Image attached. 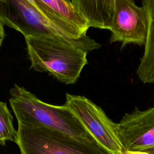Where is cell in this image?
<instances>
[{
	"instance_id": "cell-1",
	"label": "cell",
	"mask_w": 154,
	"mask_h": 154,
	"mask_svg": "<svg viewBox=\"0 0 154 154\" xmlns=\"http://www.w3.org/2000/svg\"><path fill=\"white\" fill-rule=\"evenodd\" d=\"M10 104L18 125L46 128L78 140L96 141L65 104L58 106L45 103L17 84L10 90Z\"/></svg>"
},
{
	"instance_id": "cell-2",
	"label": "cell",
	"mask_w": 154,
	"mask_h": 154,
	"mask_svg": "<svg viewBox=\"0 0 154 154\" xmlns=\"http://www.w3.org/2000/svg\"><path fill=\"white\" fill-rule=\"evenodd\" d=\"M31 69L73 84L88 64L87 52L69 42L48 37H25Z\"/></svg>"
},
{
	"instance_id": "cell-3",
	"label": "cell",
	"mask_w": 154,
	"mask_h": 154,
	"mask_svg": "<svg viewBox=\"0 0 154 154\" xmlns=\"http://www.w3.org/2000/svg\"><path fill=\"white\" fill-rule=\"evenodd\" d=\"M0 22L20 32L25 37H48L69 42L87 53L101 47L100 43L90 37L75 40L59 32L31 0H0Z\"/></svg>"
},
{
	"instance_id": "cell-4",
	"label": "cell",
	"mask_w": 154,
	"mask_h": 154,
	"mask_svg": "<svg viewBox=\"0 0 154 154\" xmlns=\"http://www.w3.org/2000/svg\"><path fill=\"white\" fill-rule=\"evenodd\" d=\"M16 143L20 154H109L96 141L43 127L18 125Z\"/></svg>"
},
{
	"instance_id": "cell-5",
	"label": "cell",
	"mask_w": 154,
	"mask_h": 154,
	"mask_svg": "<svg viewBox=\"0 0 154 154\" xmlns=\"http://www.w3.org/2000/svg\"><path fill=\"white\" fill-rule=\"evenodd\" d=\"M65 105L78 117L93 139L109 154H123L117 123L90 99L66 93Z\"/></svg>"
},
{
	"instance_id": "cell-6",
	"label": "cell",
	"mask_w": 154,
	"mask_h": 154,
	"mask_svg": "<svg viewBox=\"0 0 154 154\" xmlns=\"http://www.w3.org/2000/svg\"><path fill=\"white\" fill-rule=\"evenodd\" d=\"M109 42L144 46L148 32V19L144 8L132 0H114V8Z\"/></svg>"
},
{
	"instance_id": "cell-7",
	"label": "cell",
	"mask_w": 154,
	"mask_h": 154,
	"mask_svg": "<svg viewBox=\"0 0 154 154\" xmlns=\"http://www.w3.org/2000/svg\"><path fill=\"white\" fill-rule=\"evenodd\" d=\"M117 128L124 150L154 154V106L145 110L135 107L132 112L125 113Z\"/></svg>"
},
{
	"instance_id": "cell-8",
	"label": "cell",
	"mask_w": 154,
	"mask_h": 154,
	"mask_svg": "<svg viewBox=\"0 0 154 154\" xmlns=\"http://www.w3.org/2000/svg\"><path fill=\"white\" fill-rule=\"evenodd\" d=\"M34 5L59 32L75 40L90 38L89 28L85 19L71 1L31 0Z\"/></svg>"
},
{
	"instance_id": "cell-9",
	"label": "cell",
	"mask_w": 154,
	"mask_h": 154,
	"mask_svg": "<svg viewBox=\"0 0 154 154\" xmlns=\"http://www.w3.org/2000/svg\"><path fill=\"white\" fill-rule=\"evenodd\" d=\"M72 3L87 22L88 27L110 31L114 0H73Z\"/></svg>"
},
{
	"instance_id": "cell-10",
	"label": "cell",
	"mask_w": 154,
	"mask_h": 154,
	"mask_svg": "<svg viewBox=\"0 0 154 154\" xmlns=\"http://www.w3.org/2000/svg\"><path fill=\"white\" fill-rule=\"evenodd\" d=\"M136 74L142 83L154 84V32L147 37Z\"/></svg>"
},
{
	"instance_id": "cell-11",
	"label": "cell",
	"mask_w": 154,
	"mask_h": 154,
	"mask_svg": "<svg viewBox=\"0 0 154 154\" xmlns=\"http://www.w3.org/2000/svg\"><path fill=\"white\" fill-rule=\"evenodd\" d=\"M17 131L13 125V117L7 103L0 101V145L5 146L7 141L16 142Z\"/></svg>"
},
{
	"instance_id": "cell-12",
	"label": "cell",
	"mask_w": 154,
	"mask_h": 154,
	"mask_svg": "<svg viewBox=\"0 0 154 154\" xmlns=\"http://www.w3.org/2000/svg\"><path fill=\"white\" fill-rule=\"evenodd\" d=\"M141 4L147 13L149 35L154 32V0H144Z\"/></svg>"
},
{
	"instance_id": "cell-13",
	"label": "cell",
	"mask_w": 154,
	"mask_h": 154,
	"mask_svg": "<svg viewBox=\"0 0 154 154\" xmlns=\"http://www.w3.org/2000/svg\"><path fill=\"white\" fill-rule=\"evenodd\" d=\"M5 37V33L4 31V26L0 22V47L2 45V42Z\"/></svg>"
},
{
	"instance_id": "cell-14",
	"label": "cell",
	"mask_w": 154,
	"mask_h": 154,
	"mask_svg": "<svg viewBox=\"0 0 154 154\" xmlns=\"http://www.w3.org/2000/svg\"><path fill=\"white\" fill-rule=\"evenodd\" d=\"M123 154H152L143 151H132V150H124Z\"/></svg>"
}]
</instances>
